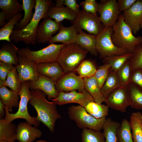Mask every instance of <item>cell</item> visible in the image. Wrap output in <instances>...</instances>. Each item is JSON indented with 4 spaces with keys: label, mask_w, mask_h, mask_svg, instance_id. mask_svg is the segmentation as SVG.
Returning <instances> with one entry per match:
<instances>
[{
    "label": "cell",
    "mask_w": 142,
    "mask_h": 142,
    "mask_svg": "<svg viewBox=\"0 0 142 142\" xmlns=\"http://www.w3.org/2000/svg\"><path fill=\"white\" fill-rule=\"evenodd\" d=\"M30 92L29 103L37 112L36 119L43 123L51 132H54L57 121L62 117L57 110V105L53 102L48 101L45 94L41 90L35 89Z\"/></svg>",
    "instance_id": "1"
},
{
    "label": "cell",
    "mask_w": 142,
    "mask_h": 142,
    "mask_svg": "<svg viewBox=\"0 0 142 142\" xmlns=\"http://www.w3.org/2000/svg\"><path fill=\"white\" fill-rule=\"evenodd\" d=\"M36 4L33 17L28 24L20 30L15 29L11 35V40L18 43L23 42L27 45H35L37 29L42 19H44L49 8L54 6L51 0H36Z\"/></svg>",
    "instance_id": "2"
},
{
    "label": "cell",
    "mask_w": 142,
    "mask_h": 142,
    "mask_svg": "<svg viewBox=\"0 0 142 142\" xmlns=\"http://www.w3.org/2000/svg\"><path fill=\"white\" fill-rule=\"evenodd\" d=\"M111 39L117 47L133 53L136 47L142 43V37H135L130 27L125 22L122 14L119 15L112 26Z\"/></svg>",
    "instance_id": "3"
},
{
    "label": "cell",
    "mask_w": 142,
    "mask_h": 142,
    "mask_svg": "<svg viewBox=\"0 0 142 142\" xmlns=\"http://www.w3.org/2000/svg\"><path fill=\"white\" fill-rule=\"evenodd\" d=\"M88 52L76 43L65 45L57 62L65 73L73 72L84 60Z\"/></svg>",
    "instance_id": "4"
},
{
    "label": "cell",
    "mask_w": 142,
    "mask_h": 142,
    "mask_svg": "<svg viewBox=\"0 0 142 142\" xmlns=\"http://www.w3.org/2000/svg\"><path fill=\"white\" fill-rule=\"evenodd\" d=\"M29 81H25L21 82V88L18 93L20 97L18 109L15 113H9L7 107L4 106L6 115L4 119L9 122H12L17 119H24L26 121L37 127L40 124L36 119V117L31 116L29 114L27 110V105L31 97L29 90Z\"/></svg>",
    "instance_id": "5"
},
{
    "label": "cell",
    "mask_w": 142,
    "mask_h": 142,
    "mask_svg": "<svg viewBox=\"0 0 142 142\" xmlns=\"http://www.w3.org/2000/svg\"><path fill=\"white\" fill-rule=\"evenodd\" d=\"M69 118L75 121L80 129L87 128L100 131L106 119V117L97 119L89 114L85 108L80 105H72L68 110Z\"/></svg>",
    "instance_id": "6"
},
{
    "label": "cell",
    "mask_w": 142,
    "mask_h": 142,
    "mask_svg": "<svg viewBox=\"0 0 142 142\" xmlns=\"http://www.w3.org/2000/svg\"><path fill=\"white\" fill-rule=\"evenodd\" d=\"M65 45L51 43L37 51L32 50L27 46L19 49L18 54L30 59L37 64L53 62L57 61L60 51Z\"/></svg>",
    "instance_id": "7"
},
{
    "label": "cell",
    "mask_w": 142,
    "mask_h": 142,
    "mask_svg": "<svg viewBox=\"0 0 142 142\" xmlns=\"http://www.w3.org/2000/svg\"><path fill=\"white\" fill-rule=\"evenodd\" d=\"M113 33L112 26L104 27L100 32L96 36V49L100 59L115 55H120L128 52L116 46L113 42L111 35Z\"/></svg>",
    "instance_id": "8"
},
{
    "label": "cell",
    "mask_w": 142,
    "mask_h": 142,
    "mask_svg": "<svg viewBox=\"0 0 142 142\" xmlns=\"http://www.w3.org/2000/svg\"><path fill=\"white\" fill-rule=\"evenodd\" d=\"M73 23L77 28L84 29L89 34L97 36L104 26L97 14L87 12L83 9L77 14Z\"/></svg>",
    "instance_id": "9"
},
{
    "label": "cell",
    "mask_w": 142,
    "mask_h": 142,
    "mask_svg": "<svg viewBox=\"0 0 142 142\" xmlns=\"http://www.w3.org/2000/svg\"><path fill=\"white\" fill-rule=\"evenodd\" d=\"M98 13L100 20L104 27L113 26L116 22L120 12L116 0H101Z\"/></svg>",
    "instance_id": "10"
},
{
    "label": "cell",
    "mask_w": 142,
    "mask_h": 142,
    "mask_svg": "<svg viewBox=\"0 0 142 142\" xmlns=\"http://www.w3.org/2000/svg\"><path fill=\"white\" fill-rule=\"evenodd\" d=\"M51 100L57 105H62L70 103H77L85 108L89 102L94 101L85 89L82 92L73 90L69 92H59L57 97Z\"/></svg>",
    "instance_id": "11"
},
{
    "label": "cell",
    "mask_w": 142,
    "mask_h": 142,
    "mask_svg": "<svg viewBox=\"0 0 142 142\" xmlns=\"http://www.w3.org/2000/svg\"><path fill=\"white\" fill-rule=\"evenodd\" d=\"M109 108L122 112L126 111L130 106L126 86H121L105 98V102Z\"/></svg>",
    "instance_id": "12"
},
{
    "label": "cell",
    "mask_w": 142,
    "mask_h": 142,
    "mask_svg": "<svg viewBox=\"0 0 142 142\" xmlns=\"http://www.w3.org/2000/svg\"><path fill=\"white\" fill-rule=\"evenodd\" d=\"M55 85L59 92L78 90L81 92L85 89L83 79L73 72L65 73L55 82Z\"/></svg>",
    "instance_id": "13"
},
{
    "label": "cell",
    "mask_w": 142,
    "mask_h": 142,
    "mask_svg": "<svg viewBox=\"0 0 142 142\" xmlns=\"http://www.w3.org/2000/svg\"><path fill=\"white\" fill-rule=\"evenodd\" d=\"M18 55V62L16 67L21 82L37 80L39 75L37 64L25 57Z\"/></svg>",
    "instance_id": "14"
},
{
    "label": "cell",
    "mask_w": 142,
    "mask_h": 142,
    "mask_svg": "<svg viewBox=\"0 0 142 142\" xmlns=\"http://www.w3.org/2000/svg\"><path fill=\"white\" fill-rule=\"evenodd\" d=\"M122 14L133 34H136L140 30L142 20V0H136L131 7L123 12Z\"/></svg>",
    "instance_id": "15"
},
{
    "label": "cell",
    "mask_w": 142,
    "mask_h": 142,
    "mask_svg": "<svg viewBox=\"0 0 142 142\" xmlns=\"http://www.w3.org/2000/svg\"><path fill=\"white\" fill-rule=\"evenodd\" d=\"M60 23L49 18L44 19L39 23L36 33V39L38 43L49 42L53 35L59 30Z\"/></svg>",
    "instance_id": "16"
},
{
    "label": "cell",
    "mask_w": 142,
    "mask_h": 142,
    "mask_svg": "<svg viewBox=\"0 0 142 142\" xmlns=\"http://www.w3.org/2000/svg\"><path fill=\"white\" fill-rule=\"evenodd\" d=\"M29 88L31 90H41L49 99L56 98L59 92L56 88L55 82L48 77L40 74L37 80L30 81Z\"/></svg>",
    "instance_id": "17"
},
{
    "label": "cell",
    "mask_w": 142,
    "mask_h": 142,
    "mask_svg": "<svg viewBox=\"0 0 142 142\" xmlns=\"http://www.w3.org/2000/svg\"><path fill=\"white\" fill-rule=\"evenodd\" d=\"M37 127L26 122L20 123L17 125V140L19 142H33L41 137L42 133Z\"/></svg>",
    "instance_id": "18"
},
{
    "label": "cell",
    "mask_w": 142,
    "mask_h": 142,
    "mask_svg": "<svg viewBox=\"0 0 142 142\" xmlns=\"http://www.w3.org/2000/svg\"><path fill=\"white\" fill-rule=\"evenodd\" d=\"M78 33L74 24L69 27H65L60 23L58 33L53 36L48 43L51 44L60 42L65 45L76 43Z\"/></svg>",
    "instance_id": "19"
},
{
    "label": "cell",
    "mask_w": 142,
    "mask_h": 142,
    "mask_svg": "<svg viewBox=\"0 0 142 142\" xmlns=\"http://www.w3.org/2000/svg\"><path fill=\"white\" fill-rule=\"evenodd\" d=\"M39 74L48 77L56 82L65 73L57 61L37 64Z\"/></svg>",
    "instance_id": "20"
},
{
    "label": "cell",
    "mask_w": 142,
    "mask_h": 142,
    "mask_svg": "<svg viewBox=\"0 0 142 142\" xmlns=\"http://www.w3.org/2000/svg\"><path fill=\"white\" fill-rule=\"evenodd\" d=\"M77 15V13L66 7L53 6L49 8L44 19L49 18L53 19L59 23L65 19L73 22L75 19Z\"/></svg>",
    "instance_id": "21"
},
{
    "label": "cell",
    "mask_w": 142,
    "mask_h": 142,
    "mask_svg": "<svg viewBox=\"0 0 142 142\" xmlns=\"http://www.w3.org/2000/svg\"><path fill=\"white\" fill-rule=\"evenodd\" d=\"M78 33L76 38V43L92 55H98L96 49V36L88 34L80 28H77Z\"/></svg>",
    "instance_id": "22"
},
{
    "label": "cell",
    "mask_w": 142,
    "mask_h": 142,
    "mask_svg": "<svg viewBox=\"0 0 142 142\" xmlns=\"http://www.w3.org/2000/svg\"><path fill=\"white\" fill-rule=\"evenodd\" d=\"M19 49L13 43H4L0 50V62L16 66L18 62V53Z\"/></svg>",
    "instance_id": "23"
},
{
    "label": "cell",
    "mask_w": 142,
    "mask_h": 142,
    "mask_svg": "<svg viewBox=\"0 0 142 142\" xmlns=\"http://www.w3.org/2000/svg\"><path fill=\"white\" fill-rule=\"evenodd\" d=\"M18 93L3 86L0 87V100L4 106L7 107L9 112H12L13 108H18L19 97Z\"/></svg>",
    "instance_id": "24"
},
{
    "label": "cell",
    "mask_w": 142,
    "mask_h": 142,
    "mask_svg": "<svg viewBox=\"0 0 142 142\" xmlns=\"http://www.w3.org/2000/svg\"><path fill=\"white\" fill-rule=\"evenodd\" d=\"M85 89L90 94L95 102L102 104L105 101V98L102 94L101 88L94 76L83 79Z\"/></svg>",
    "instance_id": "25"
},
{
    "label": "cell",
    "mask_w": 142,
    "mask_h": 142,
    "mask_svg": "<svg viewBox=\"0 0 142 142\" xmlns=\"http://www.w3.org/2000/svg\"><path fill=\"white\" fill-rule=\"evenodd\" d=\"M17 126L12 122L0 119V141H15L17 140Z\"/></svg>",
    "instance_id": "26"
},
{
    "label": "cell",
    "mask_w": 142,
    "mask_h": 142,
    "mask_svg": "<svg viewBox=\"0 0 142 142\" xmlns=\"http://www.w3.org/2000/svg\"><path fill=\"white\" fill-rule=\"evenodd\" d=\"M130 123L133 142H142V113L139 111L132 113Z\"/></svg>",
    "instance_id": "27"
},
{
    "label": "cell",
    "mask_w": 142,
    "mask_h": 142,
    "mask_svg": "<svg viewBox=\"0 0 142 142\" xmlns=\"http://www.w3.org/2000/svg\"><path fill=\"white\" fill-rule=\"evenodd\" d=\"M22 1L24 15L15 26V29L17 30L24 28L29 23L33 17V10L36 5V0H22Z\"/></svg>",
    "instance_id": "28"
},
{
    "label": "cell",
    "mask_w": 142,
    "mask_h": 142,
    "mask_svg": "<svg viewBox=\"0 0 142 142\" xmlns=\"http://www.w3.org/2000/svg\"><path fill=\"white\" fill-rule=\"evenodd\" d=\"M121 86L117 72L110 68L107 77L101 88V92L105 98Z\"/></svg>",
    "instance_id": "29"
},
{
    "label": "cell",
    "mask_w": 142,
    "mask_h": 142,
    "mask_svg": "<svg viewBox=\"0 0 142 142\" xmlns=\"http://www.w3.org/2000/svg\"><path fill=\"white\" fill-rule=\"evenodd\" d=\"M120 125L110 118H106L103 128L105 142H117V132Z\"/></svg>",
    "instance_id": "30"
},
{
    "label": "cell",
    "mask_w": 142,
    "mask_h": 142,
    "mask_svg": "<svg viewBox=\"0 0 142 142\" xmlns=\"http://www.w3.org/2000/svg\"><path fill=\"white\" fill-rule=\"evenodd\" d=\"M130 106L134 109L142 110V90L134 83L130 82L127 85Z\"/></svg>",
    "instance_id": "31"
},
{
    "label": "cell",
    "mask_w": 142,
    "mask_h": 142,
    "mask_svg": "<svg viewBox=\"0 0 142 142\" xmlns=\"http://www.w3.org/2000/svg\"><path fill=\"white\" fill-rule=\"evenodd\" d=\"M23 17L21 12H19L13 16L7 23L0 29V40H5L12 43L10 39V36L15 26L18 23Z\"/></svg>",
    "instance_id": "32"
},
{
    "label": "cell",
    "mask_w": 142,
    "mask_h": 142,
    "mask_svg": "<svg viewBox=\"0 0 142 142\" xmlns=\"http://www.w3.org/2000/svg\"><path fill=\"white\" fill-rule=\"evenodd\" d=\"M132 53L128 52L121 55H115L103 59V62L109 64L110 69L117 72L118 70L130 58Z\"/></svg>",
    "instance_id": "33"
},
{
    "label": "cell",
    "mask_w": 142,
    "mask_h": 142,
    "mask_svg": "<svg viewBox=\"0 0 142 142\" xmlns=\"http://www.w3.org/2000/svg\"><path fill=\"white\" fill-rule=\"evenodd\" d=\"M0 8L7 14V22L14 15L23 10L22 4L17 0H0Z\"/></svg>",
    "instance_id": "34"
},
{
    "label": "cell",
    "mask_w": 142,
    "mask_h": 142,
    "mask_svg": "<svg viewBox=\"0 0 142 142\" xmlns=\"http://www.w3.org/2000/svg\"><path fill=\"white\" fill-rule=\"evenodd\" d=\"M84 108L89 114L97 119L106 117L108 114V106L94 101L89 102Z\"/></svg>",
    "instance_id": "35"
},
{
    "label": "cell",
    "mask_w": 142,
    "mask_h": 142,
    "mask_svg": "<svg viewBox=\"0 0 142 142\" xmlns=\"http://www.w3.org/2000/svg\"><path fill=\"white\" fill-rule=\"evenodd\" d=\"M21 82L15 67L9 71L5 81L0 85V87L3 86H7L18 93L21 88Z\"/></svg>",
    "instance_id": "36"
},
{
    "label": "cell",
    "mask_w": 142,
    "mask_h": 142,
    "mask_svg": "<svg viewBox=\"0 0 142 142\" xmlns=\"http://www.w3.org/2000/svg\"><path fill=\"white\" fill-rule=\"evenodd\" d=\"M130 122L124 119L122 121L117 132L118 142H133Z\"/></svg>",
    "instance_id": "37"
},
{
    "label": "cell",
    "mask_w": 142,
    "mask_h": 142,
    "mask_svg": "<svg viewBox=\"0 0 142 142\" xmlns=\"http://www.w3.org/2000/svg\"><path fill=\"white\" fill-rule=\"evenodd\" d=\"M82 142H105L103 133L87 128L82 129Z\"/></svg>",
    "instance_id": "38"
},
{
    "label": "cell",
    "mask_w": 142,
    "mask_h": 142,
    "mask_svg": "<svg viewBox=\"0 0 142 142\" xmlns=\"http://www.w3.org/2000/svg\"><path fill=\"white\" fill-rule=\"evenodd\" d=\"M97 70L95 65L92 61L85 60L80 63L75 71L80 77L84 79L93 76Z\"/></svg>",
    "instance_id": "39"
},
{
    "label": "cell",
    "mask_w": 142,
    "mask_h": 142,
    "mask_svg": "<svg viewBox=\"0 0 142 142\" xmlns=\"http://www.w3.org/2000/svg\"><path fill=\"white\" fill-rule=\"evenodd\" d=\"M131 72L138 69H142V43L137 46L129 60Z\"/></svg>",
    "instance_id": "40"
},
{
    "label": "cell",
    "mask_w": 142,
    "mask_h": 142,
    "mask_svg": "<svg viewBox=\"0 0 142 142\" xmlns=\"http://www.w3.org/2000/svg\"><path fill=\"white\" fill-rule=\"evenodd\" d=\"M131 72L128 60L117 72L122 86H126L130 83Z\"/></svg>",
    "instance_id": "41"
},
{
    "label": "cell",
    "mask_w": 142,
    "mask_h": 142,
    "mask_svg": "<svg viewBox=\"0 0 142 142\" xmlns=\"http://www.w3.org/2000/svg\"><path fill=\"white\" fill-rule=\"evenodd\" d=\"M110 68L109 64L105 63L97 69L94 75L101 88L107 77Z\"/></svg>",
    "instance_id": "42"
},
{
    "label": "cell",
    "mask_w": 142,
    "mask_h": 142,
    "mask_svg": "<svg viewBox=\"0 0 142 142\" xmlns=\"http://www.w3.org/2000/svg\"><path fill=\"white\" fill-rule=\"evenodd\" d=\"M80 5L87 12L97 14L98 12L99 4L95 0H85L81 2Z\"/></svg>",
    "instance_id": "43"
},
{
    "label": "cell",
    "mask_w": 142,
    "mask_h": 142,
    "mask_svg": "<svg viewBox=\"0 0 142 142\" xmlns=\"http://www.w3.org/2000/svg\"><path fill=\"white\" fill-rule=\"evenodd\" d=\"M15 67L13 65L0 62V85L5 81L9 71Z\"/></svg>",
    "instance_id": "44"
},
{
    "label": "cell",
    "mask_w": 142,
    "mask_h": 142,
    "mask_svg": "<svg viewBox=\"0 0 142 142\" xmlns=\"http://www.w3.org/2000/svg\"><path fill=\"white\" fill-rule=\"evenodd\" d=\"M130 82L135 84L142 90V69H136L131 72Z\"/></svg>",
    "instance_id": "45"
},
{
    "label": "cell",
    "mask_w": 142,
    "mask_h": 142,
    "mask_svg": "<svg viewBox=\"0 0 142 142\" xmlns=\"http://www.w3.org/2000/svg\"><path fill=\"white\" fill-rule=\"evenodd\" d=\"M136 0H118L117 3L120 11L123 12L131 7Z\"/></svg>",
    "instance_id": "46"
},
{
    "label": "cell",
    "mask_w": 142,
    "mask_h": 142,
    "mask_svg": "<svg viewBox=\"0 0 142 142\" xmlns=\"http://www.w3.org/2000/svg\"><path fill=\"white\" fill-rule=\"evenodd\" d=\"M64 5L77 14L80 10L76 0H64Z\"/></svg>",
    "instance_id": "47"
},
{
    "label": "cell",
    "mask_w": 142,
    "mask_h": 142,
    "mask_svg": "<svg viewBox=\"0 0 142 142\" xmlns=\"http://www.w3.org/2000/svg\"><path fill=\"white\" fill-rule=\"evenodd\" d=\"M7 14L5 12L2 10L0 12V26L3 27L7 23Z\"/></svg>",
    "instance_id": "48"
},
{
    "label": "cell",
    "mask_w": 142,
    "mask_h": 142,
    "mask_svg": "<svg viewBox=\"0 0 142 142\" xmlns=\"http://www.w3.org/2000/svg\"><path fill=\"white\" fill-rule=\"evenodd\" d=\"M4 105L0 100V118L3 119L6 115V112L4 109Z\"/></svg>",
    "instance_id": "49"
},
{
    "label": "cell",
    "mask_w": 142,
    "mask_h": 142,
    "mask_svg": "<svg viewBox=\"0 0 142 142\" xmlns=\"http://www.w3.org/2000/svg\"><path fill=\"white\" fill-rule=\"evenodd\" d=\"M64 0H56V3L54 6L56 7H61L64 5Z\"/></svg>",
    "instance_id": "50"
},
{
    "label": "cell",
    "mask_w": 142,
    "mask_h": 142,
    "mask_svg": "<svg viewBox=\"0 0 142 142\" xmlns=\"http://www.w3.org/2000/svg\"><path fill=\"white\" fill-rule=\"evenodd\" d=\"M35 142H48L45 140H39Z\"/></svg>",
    "instance_id": "51"
},
{
    "label": "cell",
    "mask_w": 142,
    "mask_h": 142,
    "mask_svg": "<svg viewBox=\"0 0 142 142\" xmlns=\"http://www.w3.org/2000/svg\"><path fill=\"white\" fill-rule=\"evenodd\" d=\"M0 142H16L15 141L11 142V141H0Z\"/></svg>",
    "instance_id": "52"
},
{
    "label": "cell",
    "mask_w": 142,
    "mask_h": 142,
    "mask_svg": "<svg viewBox=\"0 0 142 142\" xmlns=\"http://www.w3.org/2000/svg\"><path fill=\"white\" fill-rule=\"evenodd\" d=\"M140 28L142 30V20L141 22L140 25Z\"/></svg>",
    "instance_id": "53"
}]
</instances>
